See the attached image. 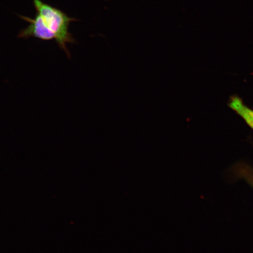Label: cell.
I'll return each instance as SVG.
<instances>
[{
    "instance_id": "obj_1",
    "label": "cell",
    "mask_w": 253,
    "mask_h": 253,
    "mask_svg": "<svg viewBox=\"0 0 253 253\" xmlns=\"http://www.w3.org/2000/svg\"><path fill=\"white\" fill-rule=\"evenodd\" d=\"M33 3L36 13L42 18L47 31L51 35L60 49L70 58L71 55L67 45L75 43L76 40L69 31V27L72 22L78 21L77 19L69 17L61 9L53 7L42 0H33Z\"/></svg>"
},
{
    "instance_id": "obj_2",
    "label": "cell",
    "mask_w": 253,
    "mask_h": 253,
    "mask_svg": "<svg viewBox=\"0 0 253 253\" xmlns=\"http://www.w3.org/2000/svg\"><path fill=\"white\" fill-rule=\"evenodd\" d=\"M226 178L230 182L244 180L253 189V166L246 161H240L227 170Z\"/></svg>"
},
{
    "instance_id": "obj_3",
    "label": "cell",
    "mask_w": 253,
    "mask_h": 253,
    "mask_svg": "<svg viewBox=\"0 0 253 253\" xmlns=\"http://www.w3.org/2000/svg\"><path fill=\"white\" fill-rule=\"evenodd\" d=\"M230 109L241 117L250 128L253 130V110L246 105L241 97L237 94L231 96L227 104Z\"/></svg>"
}]
</instances>
